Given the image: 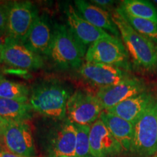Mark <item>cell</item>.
I'll use <instances>...</instances> for the list:
<instances>
[{
	"label": "cell",
	"mask_w": 157,
	"mask_h": 157,
	"mask_svg": "<svg viewBox=\"0 0 157 157\" xmlns=\"http://www.w3.org/2000/svg\"><path fill=\"white\" fill-rule=\"evenodd\" d=\"M69 92L58 84H42L31 91L29 103L33 111L44 117L63 119L66 116Z\"/></svg>",
	"instance_id": "obj_3"
},
{
	"label": "cell",
	"mask_w": 157,
	"mask_h": 157,
	"mask_svg": "<svg viewBox=\"0 0 157 157\" xmlns=\"http://www.w3.org/2000/svg\"><path fill=\"white\" fill-rule=\"evenodd\" d=\"M3 5L7 16L6 37L23 43L38 16L36 9L29 1L8 2Z\"/></svg>",
	"instance_id": "obj_6"
},
{
	"label": "cell",
	"mask_w": 157,
	"mask_h": 157,
	"mask_svg": "<svg viewBox=\"0 0 157 157\" xmlns=\"http://www.w3.org/2000/svg\"><path fill=\"white\" fill-rule=\"evenodd\" d=\"M7 151L25 157H36V147L27 121H10L0 136Z\"/></svg>",
	"instance_id": "obj_8"
},
{
	"label": "cell",
	"mask_w": 157,
	"mask_h": 157,
	"mask_svg": "<svg viewBox=\"0 0 157 157\" xmlns=\"http://www.w3.org/2000/svg\"><path fill=\"white\" fill-rule=\"evenodd\" d=\"M76 129V157H92L90 154V125L75 124Z\"/></svg>",
	"instance_id": "obj_23"
},
{
	"label": "cell",
	"mask_w": 157,
	"mask_h": 157,
	"mask_svg": "<svg viewBox=\"0 0 157 157\" xmlns=\"http://www.w3.org/2000/svg\"><path fill=\"white\" fill-rule=\"evenodd\" d=\"M103 111L96 95L81 90H76L70 96L66 106L68 120L80 125H92Z\"/></svg>",
	"instance_id": "obj_7"
},
{
	"label": "cell",
	"mask_w": 157,
	"mask_h": 157,
	"mask_svg": "<svg viewBox=\"0 0 157 157\" xmlns=\"http://www.w3.org/2000/svg\"><path fill=\"white\" fill-rule=\"evenodd\" d=\"M76 129L67 119L57 129L50 140V156H75Z\"/></svg>",
	"instance_id": "obj_17"
},
{
	"label": "cell",
	"mask_w": 157,
	"mask_h": 157,
	"mask_svg": "<svg viewBox=\"0 0 157 157\" xmlns=\"http://www.w3.org/2000/svg\"><path fill=\"white\" fill-rule=\"evenodd\" d=\"M2 77H3L2 74H0V80H1V79H2Z\"/></svg>",
	"instance_id": "obj_31"
},
{
	"label": "cell",
	"mask_w": 157,
	"mask_h": 157,
	"mask_svg": "<svg viewBox=\"0 0 157 157\" xmlns=\"http://www.w3.org/2000/svg\"><path fill=\"white\" fill-rule=\"evenodd\" d=\"M30 90L25 84L2 77L0 80V98L28 102Z\"/></svg>",
	"instance_id": "obj_21"
},
{
	"label": "cell",
	"mask_w": 157,
	"mask_h": 157,
	"mask_svg": "<svg viewBox=\"0 0 157 157\" xmlns=\"http://www.w3.org/2000/svg\"><path fill=\"white\" fill-rule=\"evenodd\" d=\"M1 62L14 68L38 70L44 66L42 56L35 53L22 42L6 37L2 52Z\"/></svg>",
	"instance_id": "obj_10"
},
{
	"label": "cell",
	"mask_w": 157,
	"mask_h": 157,
	"mask_svg": "<svg viewBox=\"0 0 157 157\" xmlns=\"http://www.w3.org/2000/svg\"><path fill=\"white\" fill-rule=\"evenodd\" d=\"M76 10L84 20L98 28L108 31L113 36L120 38V33L113 21L112 15L105 10L84 0L74 1Z\"/></svg>",
	"instance_id": "obj_15"
},
{
	"label": "cell",
	"mask_w": 157,
	"mask_h": 157,
	"mask_svg": "<svg viewBox=\"0 0 157 157\" xmlns=\"http://www.w3.org/2000/svg\"><path fill=\"white\" fill-rule=\"evenodd\" d=\"M6 25H7V16L3 4L0 5V33L6 36Z\"/></svg>",
	"instance_id": "obj_24"
},
{
	"label": "cell",
	"mask_w": 157,
	"mask_h": 157,
	"mask_svg": "<svg viewBox=\"0 0 157 157\" xmlns=\"http://www.w3.org/2000/svg\"><path fill=\"white\" fill-rule=\"evenodd\" d=\"M151 157H157V155H154V156H153Z\"/></svg>",
	"instance_id": "obj_32"
},
{
	"label": "cell",
	"mask_w": 157,
	"mask_h": 157,
	"mask_svg": "<svg viewBox=\"0 0 157 157\" xmlns=\"http://www.w3.org/2000/svg\"><path fill=\"white\" fill-rule=\"evenodd\" d=\"M111 15L133 63L147 71L156 69L157 44L139 34L116 10Z\"/></svg>",
	"instance_id": "obj_1"
},
{
	"label": "cell",
	"mask_w": 157,
	"mask_h": 157,
	"mask_svg": "<svg viewBox=\"0 0 157 157\" xmlns=\"http://www.w3.org/2000/svg\"><path fill=\"white\" fill-rule=\"evenodd\" d=\"M49 157H76V156H50Z\"/></svg>",
	"instance_id": "obj_29"
},
{
	"label": "cell",
	"mask_w": 157,
	"mask_h": 157,
	"mask_svg": "<svg viewBox=\"0 0 157 157\" xmlns=\"http://www.w3.org/2000/svg\"><path fill=\"white\" fill-rule=\"evenodd\" d=\"M116 11L139 34L157 44V21L131 16L121 11L119 7Z\"/></svg>",
	"instance_id": "obj_22"
},
{
	"label": "cell",
	"mask_w": 157,
	"mask_h": 157,
	"mask_svg": "<svg viewBox=\"0 0 157 157\" xmlns=\"http://www.w3.org/2000/svg\"><path fill=\"white\" fill-rule=\"evenodd\" d=\"M32 108L28 102L0 98V116L10 121H27L32 117Z\"/></svg>",
	"instance_id": "obj_19"
},
{
	"label": "cell",
	"mask_w": 157,
	"mask_h": 157,
	"mask_svg": "<svg viewBox=\"0 0 157 157\" xmlns=\"http://www.w3.org/2000/svg\"><path fill=\"white\" fill-rule=\"evenodd\" d=\"M153 2H154V5H157V0H154V1H153Z\"/></svg>",
	"instance_id": "obj_30"
},
{
	"label": "cell",
	"mask_w": 157,
	"mask_h": 157,
	"mask_svg": "<svg viewBox=\"0 0 157 157\" xmlns=\"http://www.w3.org/2000/svg\"><path fill=\"white\" fill-rule=\"evenodd\" d=\"M99 119L120 143L124 151L130 152L134 137V124L106 111L101 113Z\"/></svg>",
	"instance_id": "obj_18"
},
{
	"label": "cell",
	"mask_w": 157,
	"mask_h": 157,
	"mask_svg": "<svg viewBox=\"0 0 157 157\" xmlns=\"http://www.w3.org/2000/svg\"><path fill=\"white\" fill-rule=\"evenodd\" d=\"M84 60L89 63L111 65L124 71L131 69L129 54L122 41L112 35L99 39L90 45Z\"/></svg>",
	"instance_id": "obj_5"
},
{
	"label": "cell",
	"mask_w": 157,
	"mask_h": 157,
	"mask_svg": "<svg viewBox=\"0 0 157 157\" xmlns=\"http://www.w3.org/2000/svg\"><path fill=\"white\" fill-rule=\"evenodd\" d=\"M80 75L99 88L109 87L130 77L127 71L111 65L85 62L78 68Z\"/></svg>",
	"instance_id": "obj_11"
},
{
	"label": "cell",
	"mask_w": 157,
	"mask_h": 157,
	"mask_svg": "<svg viewBox=\"0 0 157 157\" xmlns=\"http://www.w3.org/2000/svg\"><path fill=\"white\" fill-rule=\"evenodd\" d=\"M6 36L0 33V63H2L1 62V57H2V49L4 44H5Z\"/></svg>",
	"instance_id": "obj_28"
},
{
	"label": "cell",
	"mask_w": 157,
	"mask_h": 157,
	"mask_svg": "<svg viewBox=\"0 0 157 157\" xmlns=\"http://www.w3.org/2000/svg\"><path fill=\"white\" fill-rule=\"evenodd\" d=\"M90 146L92 157H117L124 152L100 119L90 127Z\"/></svg>",
	"instance_id": "obj_12"
},
{
	"label": "cell",
	"mask_w": 157,
	"mask_h": 157,
	"mask_svg": "<svg viewBox=\"0 0 157 157\" xmlns=\"http://www.w3.org/2000/svg\"><path fill=\"white\" fill-rule=\"evenodd\" d=\"M87 48L79 44L68 26L56 23L49 58L61 69L79 68L84 63Z\"/></svg>",
	"instance_id": "obj_2"
},
{
	"label": "cell",
	"mask_w": 157,
	"mask_h": 157,
	"mask_svg": "<svg viewBox=\"0 0 157 157\" xmlns=\"http://www.w3.org/2000/svg\"><path fill=\"white\" fill-rule=\"evenodd\" d=\"M154 96L151 92L147 90L146 92L128 98L111 109L105 111L122 118L135 125L139 119L142 117Z\"/></svg>",
	"instance_id": "obj_16"
},
{
	"label": "cell",
	"mask_w": 157,
	"mask_h": 157,
	"mask_svg": "<svg viewBox=\"0 0 157 157\" xmlns=\"http://www.w3.org/2000/svg\"><path fill=\"white\" fill-rule=\"evenodd\" d=\"M65 13L71 32L78 43L85 48H89L99 39L111 35L84 20L72 5L67 6Z\"/></svg>",
	"instance_id": "obj_13"
},
{
	"label": "cell",
	"mask_w": 157,
	"mask_h": 157,
	"mask_svg": "<svg viewBox=\"0 0 157 157\" xmlns=\"http://www.w3.org/2000/svg\"><path fill=\"white\" fill-rule=\"evenodd\" d=\"M52 41V32L44 16H37L23 44L39 55L49 56Z\"/></svg>",
	"instance_id": "obj_14"
},
{
	"label": "cell",
	"mask_w": 157,
	"mask_h": 157,
	"mask_svg": "<svg viewBox=\"0 0 157 157\" xmlns=\"http://www.w3.org/2000/svg\"><path fill=\"white\" fill-rule=\"evenodd\" d=\"M119 8L131 16L157 21V7L146 0H124Z\"/></svg>",
	"instance_id": "obj_20"
},
{
	"label": "cell",
	"mask_w": 157,
	"mask_h": 157,
	"mask_svg": "<svg viewBox=\"0 0 157 157\" xmlns=\"http://www.w3.org/2000/svg\"><path fill=\"white\" fill-rule=\"evenodd\" d=\"M0 151H1V150H0Z\"/></svg>",
	"instance_id": "obj_33"
},
{
	"label": "cell",
	"mask_w": 157,
	"mask_h": 157,
	"mask_svg": "<svg viewBox=\"0 0 157 157\" xmlns=\"http://www.w3.org/2000/svg\"><path fill=\"white\" fill-rule=\"evenodd\" d=\"M0 157H25L23 156L13 154V153L7 151H0Z\"/></svg>",
	"instance_id": "obj_27"
},
{
	"label": "cell",
	"mask_w": 157,
	"mask_h": 157,
	"mask_svg": "<svg viewBox=\"0 0 157 157\" xmlns=\"http://www.w3.org/2000/svg\"><path fill=\"white\" fill-rule=\"evenodd\" d=\"M146 91L147 87L143 80L130 76L120 83L99 88L95 95L105 111L128 98Z\"/></svg>",
	"instance_id": "obj_9"
},
{
	"label": "cell",
	"mask_w": 157,
	"mask_h": 157,
	"mask_svg": "<svg viewBox=\"0 0 157 157\" xmlns=\"http://www.w3.org/2000/svg\"><path fill=\"white\" fill-rule=\"evenodd\" d=\"M91 2L97 7L106 10L111 8L114 5L115 1H112V0H93L91 1Z\"/></svg>",
	"instance_id": "obj_25"
},
{
	"label": "cell",
	"mask_w": 157,
	"mask_h": 157,
	"mask_svg": "<svg viewBox=\"0 0 157 157\" xmlns=\"http://www.w3.org/2000/svg\"><path fill=\"white\" fill-rule=\"evenodd\" d=\"M157 152V97L154 96L134 125L130 153L135 157H151Z\"/></svg>",
	"instance_id": "obj_4"
},
{
	"label": "cell",
	"mask_w": 157,
	"mask_h": 157,
	"mask_svg": "<svg viewBox=\"0 0 157 157\" xmlns=\"http://www.w3.org/2000/svg\"><path fill=\"white\" fill-rule=\"evenodd\" d=\"M9 122L10 121L4 119L3 117H2L1 116H0V136L2 134L4 129H5V127H7V125L8 124Z\"/></svg>",
	"instance_id": "obj_26"
}]
</instances>
